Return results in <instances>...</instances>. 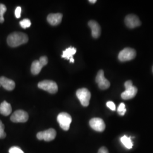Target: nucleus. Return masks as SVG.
I'll return each mask as SVG.
<instances>
[{
    "instance_id": "bb28decb",
    "label": "nucleus",
    "mask_w": 153,
    "mask_h": 153,
    "mask_svg": "<svg viewBox=\"0 0 153 153\" xmlns=\"http://www.w3.org/2000/svg\"><path fill=\"white\" fill-rule=\"evenodd\" d=\"M89 2L91 4H95L97 2V0H89Z\"/></svg>"
},
{
    "instance_id": "cd10ccee",
    "label": "nucleus",
    "mask_w": 153,
    "mask_h": 153,
    "mask_svg": "<svg viewBox=\"0 0 153 153\" xmlns=\"http://www.w3.org/2000/svg\"></svg>"
},
{
    "instance_id": "6ab92c4d",
    "label": "nucleus",
    "mask_w": 153,
    "mask_h": 153,
    "mask_svg": "<svg viewBox=\"0 0 153 153\" xmlns=\"http://www.w3.org/2000/svg\"><path fill=\"white\" fill-rule=\"evenodd\" d=\"M7 10L6 6L4 4H0V23H2L4 22V15Z\"/></svg>"
},
{
    "instance_id": "0eeeda50",
    "label": "nucleus",
    "mask_w": 153,
    "mask_h": 153,
    "mask_svg": "<svg viewBox=\"0 0 153 153\" xmlns=\"http://www.w3.org/2000/svg\"><path fill=\"white\" fill-rule=\"evenodd\" d=\"M48 64V58L46 56H42L40 60L33 61L31 68V71L33 75H37L42 71L44 66Z\"/></svg>"
},
{
    "instance_id": "423d86ee",
    "label": "nucleus",
    "mask_w": 153,
    "mask_h": 153,
    "mask_svg": "<svg viewBox=\"0 0 153 153\" xmlns=\"http://www.w3.org/2000/svg\"><path fill=\"white\" fill-rule=\"evenodd\" d=\"M136 56V51L131 48H126L121 51L118 56L119 60L125 62L134 59Z\"/></svg>"
},
{
    "instance_id": "20e7f679",
    "label": "nucleus",
    "mask_w": 153,
    "mask_h": 153,
    "mask_svg": "<svg viewBox=\"0 0 153 153\" xmlns=\"http://www.w3.org/2000/svg\"><path fill=\"white\" fill-rule=\"evenodd\" d=\"M57 120L63 130L67 131L69 129L72 119L71 116L69 114L66 112H61L57 116Z\"/></svg>"
},
{
    "instance_id": "b1692460",
    "label": "nucleus",
    "mask_w": 153,
    "mask_h": 153,
    "mask_svg": "<svg viewBox=\"0 0 153 153\" xmlns=\"http://www.w3.org/2000/svg\"><path fill=\"white\" fill-rule=\"evenodd\" d=\"M21 11H22L21 7L18 6L15 10V16L16 18H19L21 17Z\"/></svg>"
},
{
    "instance_id": "412c9836",
    "label": "nucleus",
    "mask_w": 153,
    "mask_h": 153,
    "mask_svg": "<svg viewBox=\"0 0 153 153\" xmlns=\"http://www.w3.org/2000/svg\"><path fill=\"white\" fill-rule=\"evenodd\" d=\"M126 112V105L124 103H121L117 108V112L121 116H123L125 115Z\"/></svg>"
},
{
    "instance_id": "4468645a",
    "label": "nucleus",
    "mask_w": 153,
    "mask_h": 153,
    "mask_svg": "<svg viewBox=\"0 0 153 153\" xmlns=\"http://www.w3.org/2000/svg\"><path fill=\"white\" fill-rule=\"evenodd\" d=\"M0 85L8 91H11L14 90L16 87V83L14 81L5 76L0 77Z\"/></svg>"
},
{
    "instance_id": "a211bd4d",
    "label": "nucleus",
    "mask_w": 153,
    "mask_h": 153,
    "mask_svg": "<svg viewBox=\"0 0 153 153\" xmlns=\"http://www.w3.org/2000/svg\"><path fill=\"white\" fill-rule=\"evenodd\" d=\"M121 141L125 147L131 149L133 147V142L131 141V137H127L126 136H124L121 138Z\"/></svg>"
},
{
    "instance_id": "dca6fc26",
    "label": "nucleus",
    "mask_w": 153,
    "mask_h": 153,
    "mask_svg": "<svg viewBox=\"0 0 153 153\" xmlns=\"http://www.w3.org/2000/svg\"><path fill=\"white\" fill-rule=\"evenodd\" d=\"M76 48H75L74 47H70L63 51V53L61 57L66 60H69L70 61V62L74 63V59L73 58V55L76 54Z\"/></svg>"
},
{
    "instance_id": "2eb2a0df",
    "label": "nucleus",
    "mask_w": 153,
    "mask_h": 153,
    "mask_svg": "<svg viewBox=\"0 0 153 153\" xmlns=\"http://www.w3.org/2000/svg\"><path fill=\"white\" fill-rule=\"evenodd\" d=\"M62 14L61 13L50 14L47 16V21L52 26H57L61 22Z\"/></svg>"
},
{
    "instance_id": "7ed1b4c3",
    "label": "nucleus",
    "mask_w": 153,
    "mask_h": 153,
    "mask_svg": "<svg viewBox=\"0 0 153 153\" xmlns=\"http://www.w3.org/2000/svg\"><path fill=\"white\" fill-rule=\"evenodd\" d=\"M76 95L82 105L83 107H88L91 98L90 91L86 88H82L76 91Z\"/></svg>"
},
{
    "instance_id": "39448f33",
    "label": "nucleus",
    "mask_w": 153,
    "mask_h": 153,
    "mask_svg": "<svg viewBox=\"0 0 153 153\" xmlns=\"http://www.w3.org/2000/svg\"><path fill=\"white\" fill-rule=\"evenodd\" d=\"M39 88L48 91L51 94H55L58 91V86L56 82L51 80H44L38 85Z\"/></svg>"
},
{
    "instance_id": "ddd939ff",
    "label": "nucleus",
    "mask_w": 153,
    "mask_h": 153,
    "mask_svg": "<svg viewBox=\"0 0 153 153\" xmlns=\"http://www.w3.org/2000/svg\"><path fill=\"white\" fill-rule=\"evenodd\" d=\"M88 26L91 29V35L94 38H98L101 34V28L98 22L95 21H90L88 23Z\"/></svg>"
},
{
    "instance_id": "1a4fd4ad",
    "label": "nucleus",
    "mask_w": 153,
    "mask_h": 153,
    "mask_svg": "<svg viewBox=\"0 0 153 153\" xmlns=\"http://www.w3.org/2000/svg\"><path fill=\"white\" fill-rule=\"evenodd\" d=\"M28 119L27 113L23 110H17L10 117V120L13 123H26Z\"/></svg>"
},
{
    "instance_id": "f03ea898",
    "label": "nucleus",
    "mask_w": 153,
    "mask_h": 153,
    "mask_svg": "<svg viewBox=\"0 0 153 153\" xmlns=\"http://www.w3.org/2000/svg\"><path fill=\"white\" fill-rule=\"evenodd\" d=\"M126 91L121 94V97L124 100H129L133 99L137 94L138 89L133 85L132 81L131 80L125 82Z\"/></svg>"
},
{
    "instance_id": "c85d7f7f",
    "label": "nucleus",
    "mask_w": 153,
    "mask_h": 153,
    "mask_svg": "<svg viewBox=\"0 0 153 153\" xmlns=\"http://www.w3.org/2000/svg\"><path fill=\"white\" fill-rule=\"evenodd\" d=\"M0 86H1V85H0Z\"/></svg>"
},
{
    "instance_id": "f257e3e1",
    "label": "nucleus",
    "mask_w": 153,
    "mask_h": 153,
    "mask_svg": "<svg viewBox=\"0 0 153 153\" xmlns=\"http://www.w3.org/2000/svg\"><path fill=\"white\" fill-rule=\"evenodd\" d=\"M28 41V37L27 34L20 32L11 33L7 39V43L11 47H16L22 44H26Z\"/></svg>"
},
{
    "instance_id": "f3484780",
    "label": "nucleus",
    "mask_w": 153,
    "mask_h": 153,
    "mask_svg": "<svg viewBox=\"0 0 153 153\" xmlns=\"http://www.w3.org/2000/svg\"><path fill=\"white\" fill-rule=\"evenodd\" d=\"M12 111L11 105L6 101H4L0 104V114L7 116L10 115Z\"/></svg>"
},
{
    "instance_id": "4be33fe9",
    "label": "nucleus",
    "mask_w": 153,
    "mask_h": 153,
    "mask_svg": "<svg viewBox=\"0 0 153 153\" xmlns=\"http://www.w3.org/2000/svg\"><path fill=\"white\" fill-rule=\"evenodd\" d=\"M5 129V126L2 122L0 120V139H3L5 138L6 136V134L4 131Z\"/></svg>"
},
{
    "instance_id": "393cba45",
    "label": "nucleus",
    "mask_w": 153,
    "mask_h": 153,
    "mask_svg": "<svg viewBox=\"0 0 153 153\" xmlns=\"http://www.w3.org/2000/svg\"><path fill=\"white\" fill-rule=\"evenodd\" d=\"M107 106L109 108V109L112 111H115L116 110V106L115 104L112 101H109L107 102Z\"/></svg>"
},
{
    "instance_id": "9d476101",
    "label": "nucleus",
    "mask_w": 153,
    "mask_h": 153,
    "mask_svg": "<svg viewBox=\"0 0 153 153\" xmlns=\"http://www.w3.org/2000/svg\"><path fill=\"white\" fill-rule=\"evenodd\" d=\"M95 81L98 85L99 88L101 90H106L110 86V82L104 77V71L103 70H100L98 72Z\"/></svg>"
},
{
    "instance_id": "9b49d317",
    "label": "nucleus",
    "mask_w": 153,
    "mask_h": 153,
    "mask_svg": "<svg viewBox=\"0 0 153 153\" xmlns=\"http://www.w3.org/2000/svg\"><path fill=\"white\" fill-rule=\"evenodd\" d=\"M126 26L129 28H134L140 26L141 22L138 17L134 14H129L125 18Z\"/></svg>"
},
{
    "instance_id": "a878e982",
    "label": "nucleus",
    "mask_w": 153,
    "mask_h": 153,
    "mask_svg": "<svg viewBox=\"0 0 153 153\" xmlns=\"http://www.w3.org/2000/svg\"><path fill=\"white\" fill-rule=\"evenodd\" d=\"M98 153H109V152L108 149L105 147H102L99 149Z\"/></svg>"
},
{
    "instance_id": "6e6552de",
    "label": "nucleus",
    "mask_w": 153,
    "mask_h": 153,
    "mask_svg": "<svg viewBox=\"0 0 153 153\" xmlns=\"http://www.w3.org/2000/svg\"><path fill=\"white\" fill-rule=\"evenodd\" d=\"M56 136V131L53 128H50L45 131H39L36 134V137L38 140H44L47 142L53 140Z\"/></svg>"
},
{
    "instance_id": "f8f14e48",
    "label": "nucleus",
    "mask_w": 153,
    "mask_h": 153,
    "mask_svg": "<svg viewBox=\"0 0 153 153\" xmlns=\"http://www.w3.org/2000/svg\"><path fill=\"white\" fill-rule=\"evenodd\" d=\"M89 124L91 128L94 131H103L105 128V124L104 121L98 117L91 119L89 121Z\"/></svg>"
},
{
    "instance_id": "5701e85b",
    "label": "nucleus",
    "mask_w": 153,
    "mask_h": 153,
    "mask_svg": "<svg viewBox=\"0 0 153 153\" xmlns=\"http://www.w3.org/2000/svg\"><path fill=\"white\" fill-rule=\"evenodd\" d=\"M9 153H24L22 149L17 146H13L9 150Z\"/></svg>"
},
{
    "instance_id": "aec40b11",
    "label": "nucleus",
    "mask_w": 153,
    "mask_h": 153,
    "mask_svg": "<svg viewBox=\"0 0 153 153\" xmlns=\"http://www.w3.org/2000/svg\"><path fill=\"white\" fill-rule=\"evenodd\" d=\"M19 24L23 28H27L30 27L31 25V23L30 19H24L21 22H19Z\"/></svg>"
}]
</instances>
